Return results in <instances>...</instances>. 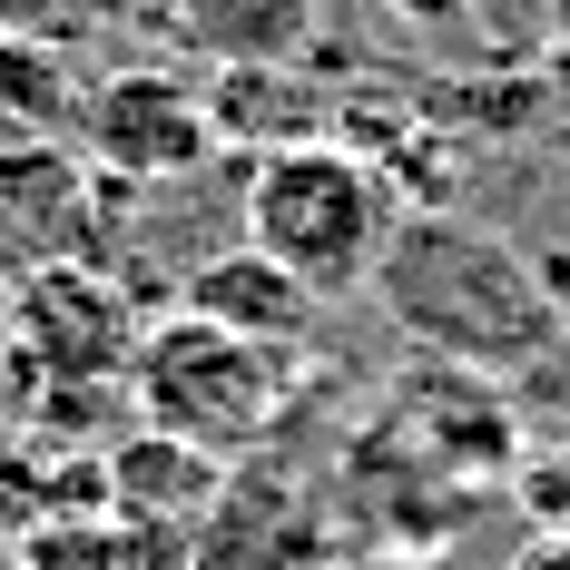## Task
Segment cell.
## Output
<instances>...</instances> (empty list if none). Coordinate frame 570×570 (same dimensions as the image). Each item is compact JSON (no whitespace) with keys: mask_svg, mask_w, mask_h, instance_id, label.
I'll list each match as a JSON object with an SVG mask.
<instances>
[{"mask_svg":"<svg viewBox=\"0 0 570 570\" xmlns=\"http://www.w3.org/2000/svg\"><path fill=\"white\" fill-rule=\"evenodd\" d=\"M374 305L394 315V335L413 354H443L472 374H531L570 335V305L541 266V246L482 227L462 207L403 217L384 266H374Z\"/></svg>","mask_w":570,"mask_h":570,"instance_id":"cell-1","label":"cell"},{"mask_svg":"<svg viewBox=\"0 0 570 570\" xmlns=\"http://www.w3.org/2000/svg\"><path fill=\"white\" fill-rule=\"evenodd\" d=\"M246 246L276 256L285 276H305L325 305L344 295H374V266L403 227V197L384 187V168L344 138H305V148H276L246 168Z\"/></svg>","mask_w":570,"mask_h":570,"instance_id":"cell-2","label":"cell"},{"mask_svg":"<svg viewBox=\"0 0 570 570\" xmlns=\"http://www.w3.org/2000/svg\"><path fill=\"white\" fill-rule=\"evenodd\" d=\"M305 384V354H266V344L227 335L207 315H148V335L128 354V403L148 433H177L217 462H246L285 433V403Z\"/></svg>","mask_w":570,"mask_h":570,"instance_id":"cell-3","label":"cell"},{"mask_svg":"<svg viewBox=\"0 0 570 570\" xmlns=\"http://www.w3.org/2000/svg\"><path fill=\"white\" fill-rule=\"evenodd\" d=\"M148 335L138 285L109 266H50V276L10 285V374L40 394V413H69V394H128V354Z\"/></svg>","mask_w":570,"mask_h":570,"instance_id":"cell-4","label":"cell"},{"mask_svg":"<svg viewBox=\"0 0 570 570\" xmlns=\"http://www.w3.org/2000/svg\"><path fill=\"white\" fill-rule=\"evenodd\" d=\"M79 158L109 177V187H187L207 177L227 148H217V118H207V79H187L168 59H138V69H109L89 79V109H79Z\"/></svg>","mask_w":570,"mask_h":570,"instance_id":"cell-5","label":"cell"},{"mask_svg":"<svg viewBox=\"0 0 570 570\" xmlns=\"http://www.w3.org/2000/svg\"><path fill=\"white\" fill-rule=\"evenodd\" d=\"M335 561V502L315 492V472L266 443L227 462V492L197 521V570H325Z\"/></svg>","mask_w":570,"mask_h":570,"instance_id":"cell-6","label":"cell"},{"mask_svg":"<svg viewBox=\"0 0 570 570\" xmlns=\"http://www.w3.org/2000/svg\"><path fill=\"white\" fill-rule=\"evenodd\" d=\"M99 246V168L79 138H0V295Z\"/></svg>","mask_w":570,"mask_h":570,"instance_id":"cell-7","label":"cell"},{"mask_svg":"<svg viewBox=\"0 0 570 570\" xmlns=\"http://www.w3.org/2000/svg\"><path fill=\"white\" fill-rule=\"evenodd\" d=\"M177 305L207 315V325H227V335H246V344H266V354H305L325 335V295L305 276H285L276 256H256L246 236L217 246V256H197L187 285H177Z\"/></svg>","mask_w":570,"mask_h":570,"instance_id":"cell-8","label":"cell"},{"mask_svg":"<svg viewBox=\"0 0 570 570\" xmlns=\"http://www.w3.org/2000/svg\"><path fill=\"white\" fill-rule=\"evenodd\" d=\"M99 492H109L118 521H148V531H187V541H197L207 502L227 492V462L138 423V433H118L109 453H99Z\"/></svg>","mask_w":570,"mask_h":570,"instance_id":"cell-9","label":"cell"},{"mask_svg":"<svg viewBox=\"0 0 570 570\" xmlns=\"http://www.w3.org/2000/svg\"><path fill=\"white\" fill-rule=\"evenodd\" d=\"M325 30V0H168V40L217 69H295Z\"/></svg>","mask_w":570,"mask_h":570,"instance_id":"cell-10","label":"cell"},{"mask_svg":"<svg viewBox=\"0 0 570 570\" xmlns=\"http://www.w3.org/2000/svg\"><path fill=\"white\" fill-rule=\"evenodd\" d=\"M207 118H217V148H305V138H335V89L295 59V69H217L207 79Z\"/></svg>","mask_w":570,"mask_h":570,"instance_id":"cell-11","label":"cell"},{"mask_svg":"<svg viewBox=\"0 0 570 570\" xmlns=\"http://www.w3.org/2000/svg\"><path fill=\"white\" fill-rule=\"evenodd\" d=\"M10 570H197V541L187 531H148V521H118V512H69V521L20 531Z\"/></svg>","mask_w":570,"mask_h":570,"instance_id":"cell-12","label":"cell"},{"mask_svg":"<svg viewBox=\"0 0 570 570\" xmlns=\"http://www.w3.org/2000/svg\"><path fill=\"white\" fill-rule=\"evenodd\" d=\"M79 109H89L79 59L0 40V138H79Z\"/></svg>","mask_w":570,"mask_h":570,"instance_id":"cell-13","label":"cell"},{"mask_svg":"<svg viewBox=\"0 0 570 570\" xmlns=\"http://www.w3.org/2000/svg\"><path fill=\"white\" fill-rule=\"evenodd\" d=\"M128 20H138V0H0V40H30V50H59V59H89Z\"/></svg>","mask_w":570,"mask_h":570,"instance_id":"cell-14","label":"cell"},{"mask_svg":"<svg viewBox=\"0 0 570 570\" xmlns=\"http://www.w3.org/2000/svg\"><path fill=\"white\" fill-rule=\"evenodd\" d=\"M403 30H423V40H462L472 20H482V0H384Z\"/></svg>","mask_w":570,"mask_h":570,"instance_id":"cell-15","label":"cell"},{"mask_svg":"<svg viewBox=\"0 0 570 570\" xmlns=\"http://www.w3.org/2000/svg\"><path fill=\"white\" fill-rule=\"evenodd\" d=\"M512 570H570V531H531Z\"/></svg>","mask_w":570,"mask_h":570,"instance_id":"cell-16","label":"cell"},{"mask_svg":"<svg viewBox=\"0 0 570 570\" xmlns=\"http://www.w3.org/2000/svg\"><path fill=\"white\" fill-rule=\"evenodd\" d=\"M325 570H423V561H403V551H335Z\"/></svg>","mask_w":570,"mask_h":570,"instance_id":"cell-17","label":"cell"},{"mask_svg":"<svg viewBox=\"0 0 570 570\" xmlns=\"http://www.w3.org/2000/svg\"><path fill=\"white\" fill-rule=\"evenodd\" d=\"M551 40H561V50H570V0H551Z\"/></svg>","mask_w":570,"mask_h":570,"instance_id":"cell-18","label":"cell"}]
</instances>
